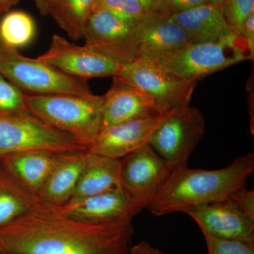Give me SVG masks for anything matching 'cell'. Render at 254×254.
Wrapping results in <instances>:
<instances>
[{
  "label": "cell",
  "instance_id": "obj_4",
  "mask_svg": "<svg viewBox=\"0 0 254 254\" xmlns=\"http://www.w3.org/2000/svg\"><path fill=\"white\" fill-rule=\"evenodd\" d=\"M182 81L196 83L220 70L252 60L240 35L218 41L191 42L173 51L143 55Z\"/></svg>",
  "mask_w": 254,
  "mask_h": 254
},
{
  "label": "cell",
  "instance_id": "obj_22",
  "mask_svg": "<svg viewBox=\"0 0 254 254\" xmlns=\"http://www.w3.org/2000/svg\"><path fill=\"white\" fill-rule=\"evenodd\" d=\"M98 0H54L49 10L62 30L73 41L83 38L87 20Z\"/></svg>",
  "mask_w": 254,
  "mask_h": 254
},
{
  "label": "cell",
  "instance_id": "obj_29",
  "mask_svg": "<svg viewBox=\"0 0 254 254\" xmlns=\"http://www.w3.org/2000/svg\"><path fill=\"white\" fill-rule=\"evenodd\" d=\"M207 3L206 0H164L162 14L167 16L183 12Z\"/></svg>",
  "mask_w": 254,
  "mask_h": 254
},
{
  "label": "cell",
  "instance_id": "obj_9",
  "mask_svg": "<svg viewBox=\"0 0 254 254\" xmlns=\"http://www.w3.org/2000/svg\"><path fill=\"white\" fill-rule=\"evenodd\" d=\"M115 77L150 95L163 114L190 105L196 86V83L175 77L146 57H138L123 65Z\"/></svg>",
  "mask_w": 254,
  "mask_h": 254
},
{
  "label": "cell",
  "instance_id": "obj_30",
  "mask_svg": "<svg viewBox=\"0 0 254 254\" xmlns=\"http://www.w3.org/2000/svg\"><path fill=\"white\" fill-rule=\"evenodd\" d=\"M240 36L243 38L252 55L254 57V13L246 19Z\"/></svg>",
  "mask_w": 254,
  "mask_h": 254
},
{
  "label": "cell",
  "instance_id": "obj_25",
  "mask_svg": "<svg viewBox=\"0 0 254 254\" xmlns=\"http://www.w3.org/2000/svg\"><path fill=\"white\" fill-rule=\"evenodd\" d=\"M24 93L0 73V116L27 113Z\"/></svg>",
  "mask_w": 254,
  "mask_h": 254
},
{
  "label": "cell",
  "instance_id": "obj_36",
  "mask_svg": "<svg viewBox=\"0 0 254 254\" xmlns=\"http://www.w3.org/2000/svg\"><path fill=\"white\" fill-rule=\"evenodd\" d=\"M0 254H5L4 252H1V250H0Z\"/></svg>",
  "mask_w": 254,
  "mask_h": 254
},
{
  "label": "cell",
  "instance_id": "obj_18",
  "mask_svg": "<svg viewBox=\"0 0 254 254\" xmlns=\"http://www.w3.org/2000/svg\"><path fill=\"white\" fill-rule=\"evenodd\" d=\"M88 151L63 153L47 177L37 197L43 203L62 206L72 198Z\"/></svg>",
  "mask_w": 254,
  "mask_h": 254
},
{
  "label": "cell",
  "instance_id": "obj_35",
  "mask_svg": "<svg viewBox=\"0 0 254 254\" xmlns=\"http://www.w3.org/2000/svg\"><path fill=\"white\" fill-rule=\"evenodd\" d=\"M224 1H225V0H206L207 3L216 5V6H220V5L223 3Z\"/></svg>",
  "mask_w": 254,
  "mask_h": 254
},
{
  "label": "cell",
  "instance_id": "obj_12",
  "mask_svg": "<svg viewBox=\"0 0 254 254\" xmlns=\"http://www.w3.org/2000/svg\"><path fill=\"white\" fill-rule=\"evenodd\" d=\"M202 232L219 238L254 242V220L230 198L185 212Z\"/></svg>",
  "mask_w": 254,
  "mask_h": 254
},
{
  "label": "cell",
  "instance_id": "obj_1",
  "mask_svg": "<svg viewBox=\"0 0 254 254\" xmlns=\"http://www.w3.org/2000/svg\"><path fill=\"white\" fill-rule=\"evenodd\" d=\"M133 234L132 219L86 223L41 201L0 228V250L5 254H130Z\"/></svg>",
  "mask_w": 254,
  "mask_h": 254
},
{
  "label": "cell",
  "instance_id": "obj_5",
  "mask_svg": "<svg viewBox=\"0 0 254 254\" xmlns=\"http://www.w3.org/2000/svg\"><path fill=\"white\" fill-rule=\"evenodd\" d=\"M0 73L31 94L88 95L92 93L86 79L74 77L36 58L0 46Z\"/></svg>",
  "mask_w": 254,
  "mask_h": 254
},
{
  "label": "cell",
  "instance_id": "obj_15",
  "mask_svg": "<svg viewBox=\"0 0 254 254\" xmlns=\"http://www.w3.org/2000/svg\"><path fill=\"white\" fill-rule=\"evenodd\" d=\"M66 216L89 224H108L133 219L123 190H113L70 200L57 206Z\"/></svg>",
  "mask_w": 254,
  "mask_h": 254
},
{
  "label": "cell",
  "instance_id": "obj_26",
  "mask_svg": "<svg viewBox=\"0 0 254 254\" xmlns=\"http://www.w3.org/2000/svg\"><path fill=\"white\" fill-rule=\"evenodd\" d=\"M220 7L229 26L240 36L246 19L254 13V0H225Z\"/></svg>",
  "mask_w": 254,
  "mask_h": 254
},
{
  "label": "cell",
  "instance_id": "obj_10",
  "mask_svg": "<svg viewBox=\"0 0 254 254\" xmlns=\"http://www.w3.org/2000/svg\"><path fill=\"white\" fill-rule=\"evenodd\" d=\"M37 59L79 78L118 76L123 65L86 46H78L54 35L46 53Z\"/></svg>",
  "mask_w": 254,
  "mask_h": 254
},
{
  "label": "cell",
  "instance_id": "obj_21",
  "mask_svg": "<svg viewBox=\"0 0 254 254\" xmlns=\"http://www.w3.org/2000/svg\"><path fill=\"white\" fill-rule=\"evenodd\" d=\"M0 166V228L32 211L41 203Z\"/></svg>",
  "mask_w": 254,
  "mask_h": 254
},
{
  "label": "cell",
  "instance_id": "obj_13",
  "mask_svg": "<svg viewBox=\"0 0 254 254\" xmlns=\"http://www.w3.org/2000/svg\"><path fill=\"white\" fill-rule=\"evenodd\" d=\"M103 96L101 131L130 120L165 115L150 95L115 76L111 88Z\"/></svg>",
  "mask_w": 254,
  "mask_h": 254
},
{
  "label": "cell",
  "instance_id": "obj_33",
  "mask_svg": "<svg viewBox=\"0 0 254 254\" xmlns=\"http://www.w3.org/2000/svg\"><path fill=\"white\" fill-rule=\"evenodd\" d=\"M54 0H34L40 13L43 15L49 14V10Z\"/></svg>",
  "mask_w": 254,
  "mask_h": 254
},
{
  "label": "cell",
  "instance_id": "obj_31",
  "mask_svg": "<svg viewBox=\"0 0 254 254\" xmlns=\"http://www.w3.org/2000/svg\"><path fill=\"white\" fill-rule=\"evenodd\" d=\"M130 254H165L162 251L155 248L145 241H142L136 245L132 246Z\"/></svg>",
  "mask_w": 254,
  "mask_h": 254
},
{
  "label": "cell",
  "instance_id": "obj_27",
  "mask_svg": "<svg viewBox=\"0 0 254 254\" xmlns=\"http://www.w3.org/2000/svg\"><path fill=\"white\" fill-rule=\"evenodd\" d=\"M202 232L208 254H254V242L219 238Z\"/></svg>",
  "mask_w": 254,
  "mask_h": 254
},
{
  "label": "cell",
  "instance_id": "obj_23",
  "mask_svg": "<svg viewBox=\"0 0 254 254\" xmlns=\"http://www.w3.org/2000/svg\"><path fill=\"white\" fill-rule=\"evenodd\" d=\"M36 34L34 19L26 11H8L0 19V46L18 50L31 44Z\"/></svg>",
  "mask_w": 254,
  "mask_h": 254
},
{
  "label": "cell",
  "instance_id": "obj_32",
  "mask_svg": "<svg viewBox=\"0 0 254 254\" xmlns=\"http://www.w3.org/2000/svg\"><path fill=\"white\" fill-rule=\"evenodd\" d=\"M148 14H162L164 0H136Z\"/></svg>",
  "mask_w": 254,
  "mask_h": 254
},
{
  "label": "cell",
  "instance_id": "obj_16",
  "mask_svg": "<svg viewBox=\"0 0 254 254\" xmlns=\"http://www.w3.org/2000/svg\"><path fill=\"white\" fill-rule=\"evenodd\" d=\"M63 154L47 150L17 152L0 157V166L20 187L37 196Z\"/></svg>",
  "mask_w": 254,
  "mask_h": 254
},
{
  "label": "cell",
  "instance_id": "obj_7",
  "mask_svg": "<svg viewBox=\"0 0 254 254\" xmlns=\"http://www.w3.org/2000/svg\"><path fill=\"white\" fill-rule=\"evenodd\" d=\"M27 150L56 153L88 151L72 137L55 129L28 112L0 116V157Z\"/></svg>",
  "mask_w": 254,
  "mask_h": 254
},
{
  "label": "cell",
  "instance_id": "obj_28",
  "mask_svg": "<svg viewBox=\"0 0 254 254\" xmlns=\"http://www.w3.org/2000/svg\"><path fill=\"white\" fill-rule=\"evenodd\" d=\"M232 201L249 217L254 220V190H247V187L234 192L230 197Z\"/></svg>",
  "mask_w": 254,
  "mask_h": 254
},
{
  "label": "cell",
  "instance_id": "obj_3",
  "mask_svg": "<svg viewBox=\"0 0 254 254\" xmlns=\"http://www.w3.org/2000/svg\"><path fill=\"white\" fill-rule=\"evenodd\" d=\"M104 96L91 93L25 94L26 110L89 150L100 134Z\"/></svg>",
  "mask_w": 254,
  "mask_h": 254
},
{
  "label": "cell",
  "instance_id": "obj_17",
  "mask_svg": "<svg viewBox=\"0 0 254 254\" xmlns=\"http://www.w3.org/2000/svg\"><path fill=\"white\" fill-rule=\"evenodd\" d=\"M135 42L137 58L173 51L191 43L186 31L171 16L160 13L148 14L137 26Z\"/></svg>",
  "mask_w": 254,
  "mask_h": 254
},
{
  "label": "cell",
  "instance_id": "obj_34",
  "mask_svg": "<svg viewBox=\"0 0 254 254\" xmlns=\"http://www.w3.org/2000/svg\"><path fill=\"white\" fill-rule=\"evenodd\" d=\"M18 0H0V17L9 11Z\"/></svg>",
  "mask_w": 254,
  "mask_h": 254
},
{
  "label": "cell",
  "instance_id": "obj_20",
  "mask_svg": "<svg viewBox=\"0 0 254 254\" xmlns=\"http://www.w3.org/2000/svg\"><path fill=\"white\" fill-rule=\"evenodd\" d=\"M118 190H123L120 160L88 151L86 163L71 199Z\"/></svg>",
  "mask_w": 254,
  "mask_h": 254
},
{
  "label": "cell",
  "instance_id": "obj_2",
  "mask_svg": "<svg viewBox=\"0 0 254 254\" xmlns=\"http://www.w3.org/2000/svg\"><path fill=\"white\" fill-rule=\"evenodd\" d=\"M254 171L253 153L238 157L226 168L218 170L188 166L175 169L146 209L155 216H163L226 199L247 187Z\"/></svg>",
  "mask_w": 254,
  "mask_h": 254
},
{
  "label": "cell",
  "instance_id": "obj_6",
  "mask_svg": "<svg viewBox=\"0 0 254 254\" xmlns=\"http://www.w3.org/2000/svg\"><path fill=\"white\" fill-rule=\"evenodd\" d=\"M205 131L203 114L198 108L186 105L165 115L149 145L173 170L188 166L189 159Z\"/></svg>",
  "mask_w": 254,
  "mask_h": 254
},
{
  "label": "cell",
  "instance_id": "obj_14",
  "mask_svg": "<svg viewBox=\"0 0 254 254\" xmlns=\"http://www.w3.org/2000/svg\"><path fill=\"white\" fill-rule=\"evenodd\" d=\"M166 114L153 118L130 120L105 128L100 131L88 151L120 160L149 145L153 132Z\"/></svg>",
  "mask_w": 254,
  "mask_h": 254
},
{
  "label": "cell",
  "instance_id": "obj_8",
  "mask_svg": "<svg viewBox=\"0 0 254 254\" xmlns=\"http://www.w3.org/2000/svg\"><path fill=\"white\" fill-rule=\"evenodd\" d=\"M123 191L135 216L148 208L172 170L150 145L120 159Z\"/></svg>",
  "mask_w": 254,
  "mask_h": 254
},
{
  "label": "cell",
  "instance_id": "obj_24",
  "mask_svg": "<svg viewBox=\"0 0 254 254\" xmlns=\"http://www.w3.org/2000/svg\"><path fill=\"white\" fill-rule=\"evenodd\" d=\"M95 6L104 8L119 19L134 28L149 14L136 0H98Z\"/></svg>",
  "mask_w": 254,
  "mask_h": 254
},
{
  "label": "cell",
  "instance_id": "obj_19",
  "mask_svg": "<svg viewBox=\"0 0 254 254\" xmlns=\"http://www.w3.org/2000/svg\"><path fill=\"white\" fill-rule=\"evenodd\" d=\"M170 16L186 31L191 42L218 41L237 34L216 5L205 3Z\"/></svg>",
  "mask_w": 254,
  "mask_h": 254
},
{
  "label": "cell",
  "instance_id": "obj_11",
  "mask_svg": "<svg viewBox=\"0 0 254 254\" xmlns=\"http://www.w3.org/2000/svg\"><path fill=\"white\" fill-rule=\"evenodd\" d=\"M135 33L136 28L95 6L87 20L83 39L86 46L125 65L137 58Z\"/></svg>",
  "mask_w": 254,
  "mask_h": 254
}]
</instances>
